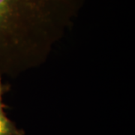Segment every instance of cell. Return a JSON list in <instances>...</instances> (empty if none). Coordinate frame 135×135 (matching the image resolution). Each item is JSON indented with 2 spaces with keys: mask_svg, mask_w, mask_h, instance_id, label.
Masks as SVG:
<instances>
[{
  "mask_svg": "<svg viewBox=\"0 0 135 135\" xmlns=\"http://www.w3.org/2000/svg\"><path fill=\"white\" fill-rule=\"evenodd\" d=\"M16 4L17 0H0V40L13 19Z\"/></svg>",
  "mask_w": 135,
  "mask_h": 135,
  "instance_id": "6da1fadb",
  "label": "cell"
},
{
  "mask_svg": "<svg viewBox=\"0 0 135 135\" xmlns=\"http://www.w3.org/2000/svg\"><path fill=\"white\" fill-rule=\"evenodd\" d=\"M4 107L2 100H0V135H23V131L18 129L6 116Z\"/></svg>",
  "mask_w": 135,
  "mask_h": 135,
  "instance_id": "7a4b0ae2",
  "label": "cell"
},
{
  "mask_svg": "<svg viewBox=\"0 0 135 135\" xmlns=\"http://www.w3.org/2000/svg\"><path fill=\"white\" fill-rule=\"evenodd\" d=\"M4 92V87L2 84V81H1V77H0V100H2V93Z\"/></svg>",
  "mask_w": 135,
  "mask_h": 135,
  "instance_id": "3957f363",
  "label": "cell"
}]
</instances>
